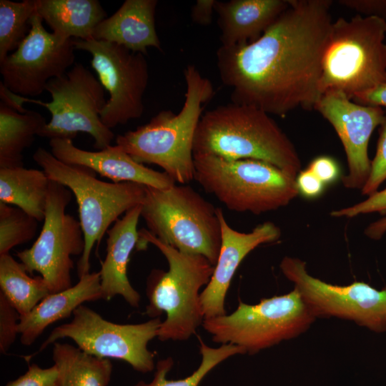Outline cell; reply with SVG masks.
<instances>
[{
	"label": "cell",
	"instance_id": "1",
	"mask_svg": "<svg viewBox=\"0 0 386 386\" xmlns=\"http://www.w3.org/2000/svg\"><path fill=\"white\" fill-rule=\"evenodd\" d=\"M330 0H289V6L256 41L220 46L217 66L232 103L269 115L313 109L321 97L323 60L332 20Z\"/></svg>",
	"mask_w": 386,
	"mask_h": 386
},
{
	"label": "cell",
	"instance_id": "2",
	"mask_svg": "<svg viewBox=\"0 0 386 386\" xmlns=\"http://www.w3.org/2000/svg\"><path fill=\"white\" fill-rule=\"evenodd\" d=\"M193 155L259 160L295 178L301 169L294 144L269 114L232 102L202 115L194 139Z\"/></svg>",
	"mask_w": 386,
	"mask_h": 386
},
{
	"label": "cell",
	"instance_id": "3",
	"mask_svg": "<svg viewBox=\"0 0 386 386\" xmlns=\"http://www.w3.org/2000/svg\"><path fill=\"white\" fill-rule=\"evenodd\" d=\"M184 77L186 92L178 113L162 110L147 124L116 139V144L135 161L159 166L180 184L194 180V139L204 106L214 95L212 82L194 65L186 66Z\"/></svg>",
	"mask_w": 386,
	"mask_h": 386
},
{
	"label": "cell",
	"instance_id": "4",
	"mask_svg": "<svg viewBox=\"0 0 386 386\" xmlns=\"http://www.w3.org/2000/svg\"><path fill=\"white\" fill-rule=\"evenodd\" d=\"M154 245L167 260V272L156 270L150 276L147 290L149 305L146 314L166 320L160 325L157 337L161 341L186 340L202 325L204 316L199 290L212 276L214 266L204 256L182 252L153 235L148 229L139 231L137 249Z\"/></svg>",
	"mask_w": 386,
	"mask_h": 386
},
{
	"label": "cell",
	"instance_id": "5",
	"mask_svg": "<svg viewBox=\"0 0 386 386\" xmlns=\"http://www.w3.org/2000/svg\"><path fill=\"white\" fill-rule=\"evenodd\" d=\"M33 159L49 179L67 187L76 197L85 240L84 250L77 264L78 276L81 277L90 272L92 249L99 244L109 227L120 215L143 203L146 186L101 181L94 171L64 163L42 147L36 150Z\"/></svg>",
	"mask_w": 386,
	"mask_h": 386
},
{
	"label": "cell",
	"instance_id": "6",
	"mask_svg": "<svg viewBox=\"0 0 386 386\" xmlns=\"http://www.w3.org/2000/svg\"><path fill=\"white\" fill-rule=\"evenodd\" d=\"M386 21L357 14L333 21L323 60L321 95L339 91L350 99L386 81Z\"/></svg>",
	"mask_w": 386,
	"mask_h": 386
},
{
	"label": "cell",
	"instance_id": "7",
	"mask_svg": "<svg viewBox=\"0 0 386 386\" xmlns=\"http://www.w3.org/2000/svg\"><path fill=\"white\" fill-rule=\"evenodd\" d=\"M141 217L148 231L179 251L199 254L215 265L222 245L217 207L187 184L146 186Z\"/></svg>",
	"mask_w": 386,
	"mask_h": 386
},
{
	"label": "cell",
	"instance_id": "8",
	"mask_svg": "<svg viewBox=\"0 0 386 386\" xmlns=\"http://www.w3.org/2000/svg\"><path fill=\"white\" fill-rule=\"evenodd\" d=\"M194 179L231 211L260 214L299 194L295 177L262 161L194 156Z\"/></svg>",
	"mask_w": 386,
	"mask_h": 386
},
{
	"label": "cell",
	"instance_id": "9",
	"mask_svg": "<svg viewBox=\"0 0 386 386\" xmlns=\"http://www.w3.org/2000/svg\"><path fill=\"white\" fill-rule=\"evenodd\" d=\"M315 319L294 288L256 305L239 301L232 313L206 318L202 326L215 342L236 345L254 355L299 336Z\"/></svg>",
	"mask_w": 386,
	"mask_h": 386
},
{
	"label": "cell",
	"instance_id": "10",
	"mask_svg": "<svg viewBox=\"0 0 386 386\" xmlns=\"http://www.w3.org/2000/svg\"><path fill=\"white\" fill-rule=\"evenodd\" d=\"M45 91L51 96L50 102L22 96L23 103L39 104L51 113V120L39 137L73 140L78 132H85L94 139V148L102 150L111 146L114 134L100 118L107 101L104 88L84 65L76 64L64 75L51 79Z\"/></svg>",
	"mask_w": 386,
	"mask_h": 386
},
{
	"label": "cell",
	"instance_id": "11",
	"mask_svg": "<svg viewBox=\"0 0 386 386\" xmlns=\"http://www.w3.org/2000/svg\"><path fill=\"white\" fill-rule=\"evenodd\" d=\"M72 315L71 321L51 331L37 353L58 340L69 338L89 355L124 361L142 373L154 370V356L148 343L157 337L162 322L159 317L139 324H117L83 305Z\"/></svg>",
	"mask_w": 386,
	"mask_h": 386
},
{
	"label": "cell",
	"instance_id": "12",
	"mask_svg": "<svg viewBox=\"0 0 386 386\" xmlns=\"http://www.w3.org/2000/svg\"><path fill=\"white\" fill-rule=\"evenodd\" d=\"M71 192L50 179L44 224L33 245L16 253L29 274L37 272L46 282L50 292L72 286L71 256L81 255L85 247L79 221L66 213Z\"/></svg>",
	"mask_w": 386,
	"mask_h": 386
},
{
	"label": "cell",
	"instance_id": "13",
	"mask_svg": "<svg viewBox=\"0 0 386 386\" xmlns=\"http://www.w3.org/2000/svg\"><path fill=\"white\" fill-rule=\"evenodd\" d=\"M279 267L315 318L337 317L376 332L386 331V289L378 290L362 282L345 286L327 283L310 275L306 263L296 257H284Z\"/></svg>",
	"mask_w": 386,
	"mask_h": 386
},
{
	"label": "cell",
	"instance_id": "14",
	"mask_svg": "<svg viewBox=\"0 0 386 386\" xmlns=\"http://www.w3.org/2000/svg\"><path fill=\"white\" fill-rule=\"evenodd\" d=\"M73 41L75 49L91 54V66L109 94L100 114L103 124L112 129L140 118L144 112L143 97L149 81L145 55L93 38Z\"/></svg>",
	"mask_w": 386,
	"mask_h": 386
},
{
	"label": "cell",
	"instance_id": "15",
	"mask_svg": "<svg viewBox=\"0 0 386 386\" xmlns=\"http://www.w3.org/2000/svg\"><path fill=\"white\" fill-rule=\"evenodd\" d=\"M28 35L18 48L0 62L3 85L22 96H36L52 79L64 75L74 61L73 39L63 41L43 26L36 13Z\"/></svg>",
	"mask_w": 386,
	"mask_h": 386
},
{
	"label": "cell",
	"instance_id": "16",
	"mask_svg": "<svg viewBox=\"0 0 386 386\" xmlns=\"http://www.w3.org/2000/svg\"><path fill=\"white\" fill-rule=\"evenodd\" d=\"M315 109L334 127L344 147L348 173L342 182L347 189H361L370 172L368 143L375 129L381 126L386 112L382 107L357 104L339 91L322 94Z\"/></svg>",
	"mask_w": 386,
	"mask_h": 386
},
{
	"label": "cell",
	"instance_id": "17",
	"mask_svg": "<svg viewBox=\"0 0 386 386\" xmlns=\"http://www.w3.org/2000/svg\"><path fill=\"white\" fill-rule=\"evenodd\" d=\"M222 245L214 272L209 283L200 293V302L204 319L226 315L225 297L234 274L245 257L258 246L278 240L280 229L272 222L257 225L249 232L232 228L217 207Z\"/></svg>",
	"mask_w": 386,
	"mask_h": 386
},
{
	"label": "cell",
	"instance_id": "18",
	"mask_svg": "<svg viewBox=\"0 0 386 386\" xmlns=\"http://www.w3.org/2000/svg\"><path fill=\"white\" fill-rule=\"evenodd\" d=\"M49 146L59 161L86 167L114 183L134 182L157 189H167L176 184L167 173L137 162L117 144L91 152L76 147L70 139H51Z\"/></svg>",
	"mask_w": 386,
	"mask_h": 386
},
{
	"label": "cell",
	"instance_id": "19",
	"mask_svg": "<svg viewBox=\"0 0 386 386\" xmlns=\"http://www.w3.org/2000/svg\"><path fill=\"white\" fill-rule=\"evenodd\" d=\"M141 205L127 212L107 231L106 257L99 272L102 299L110 300L120 295L134 307L139 306L140 295L129 282L127 266L139 241L137 224L141 217Z\"/></svg>",
	"mask_w": 386,
	"mask_h": 386
},
{
	"label": "cell",
	"instance_id": "20",
	"mask_svg": "<svg viewBox=\"0 0 386 386\" xmlns=\"http://www.w3.org/2000/svg\"><path fill=\"white\" fill-rule=\"evenodd\" d=\"M157 0H126L95 28L92 38L147 54L148 47L162 50L155 27Z\"/></svg>",
	"mask_w": 386,
	"mask_h": 386
},
{
	"label": "cell",
	"instance_id": "21",
	"mask_svg": "<svg viewBox=\"0 0 386 386\" xmlns=\"http://www.w3.org/2000/svg\"><path fill=\"white\" fill-rule=\"evenodd\" d=\"M289 6V0L216 1L221 46L258 39Z\"/></svg>",
	"mask_w": 386,
	"mask_h": 386
},
{
	"label": "cell",
	"instance_id": "22",
	"mask_svg": "<svg viewBox=\"0 0 386 386\" xmlns=\"http://www.w3.org/2000/svg\"><path fill=\"white\" fill-rule=\"evenodd\" d=\"M102 299L99 272H89L79 277L71 287L51 293L29 313L21 316L18 325L20 340L31 345L51 324L73 315L86 302Z\"/></svg>",
	"mask_w": 386,
	"mask_h": 386
},
{
	"label": "cell",
	"instance_id": "23",
	"mask_svg": "<svg viewBox=\"0 0 386 386\" xmlns=\"http://www.w3.org/2000/svg\"><path fill=\"white\" fill-rule=\"evenodd\" d=\"M36 13L59 39L92 38L107 13L96 0H36Z\"/></svg>",
	"mask_w": 386,
	"mask_h": 386
},
{
	"label": "cell",
	"instance_id": "24",
	"mask_svg": "<svg viewBox=\"0 0 386 386\" xmlns=\"http://www.w3.org/2000/svg\"><path fill=\"white\" fill-rule=\"evenodd\" d=\"M49 183L43 170L0 168V202L15 205L39 222L44 221Z\"/></svg>",
	"mask_w": 386,
	"mask_h": 386
},
{
	"label": "cell",
	"instance_id": "25",
	"mask_svg": "<svg viewBox=\"0 0 386 386\" xmlns=\"http://www.w3.org/2000/svg\"><path fill=\"white\" fill-rule=\"evenodd\" d=\"M46 124L39 112L20 113L0 103V168L23 167V152Z\"/></svg>",
	"mask_w": 386,
	"mask_h": 386
},
{
	"label": "cell",
	"instance_id": "26",
	"mask_svg": "<svg viewBox=\"0 0 386 386\" xmlns=\"http://www.w3.org/2000/svg\"><path fill=\"white\" fill-rule=\"evenodd\" d=\"M61 386H107L112 374L108 358L89 355L68 343L55 342L52 350Z\"/></svg>",
	"mask_w": 386,
	"mask_h": 386
},
{
	"label": "cell",
	"instance_id": "27",
	"mask_svg": "<svg viewBox=\"0 0 386 386\" xmlns=\"http://www.w3.org/2000/svg\"><path fill=\"white\" fill-rule=\"evenodd\" d=\"M0 292L19 313H29L51 294L41 276L31 277L24 265L9 253L0 255Z\"/></svg>",
	"mask_w": 386,
	"mask_h": 386
},
{
	"label": "cell",
	"instance_id": "28",
	"mask_svg": "<svg viewBox=\"0 0 386 386\" xmlns=\"http://www.w3.org/2000/svg\"><path fill=\"white\" fill-rule=\"evenodd\" d=\"M202 361L198 368L189 376L179 380L167 379V375L173 366L171 357L159 360L153 380L150 382L139 381L134 386H199L204 377L219 363L231 356L246 354L240 346L232 344H223L214 348L207 346L200 340Z\"/></svg>",
	"mask_w": 386,
	"mask_h": 386
},
{
	"label": "cell",
	"instance_id": "29",
	"mask_svg": "<svg viewBox=\"0 0 386 386\" xmlns=\"http://www.w3.org/2000/svg\"><path fill=\"white\" fill-rule=\"evenodd\" d=\"M36 0L0 1V62L14 51L28 35Z\"/></svg>",
	"mask_w": 386,
	"mask_h": 386
},
{
	"label": "cell",
	"instance_id": "30",
	"mask_svg": "<svg viewBox=\"0 0 386 386\" xmlns=\"http://www.w3.org/2000/svg\"><path fill=\"white\" fill-rule=\"evenodd\" d=\"M38 222L21 209L0 202V255L32 239Z\"/></svg>",
	"mask_w": 386,
	"mask_h": 386
},
{
	"label": "cell",
	"instance_id": "31",
	"mask_svg": "<svg viewBox=\"0 0 386 386\" xmlns=\"http://www.w3.org/2000/svg\"><path fill=\"white\" fill-rule=\"evenodd\" d=\"M386 179V116L381 125L377 151L371 162L370 175L364 187L362 194L371 195L377 192L380 185Z\"/></svg>",
	"mask_w": 386,
	"mask_h": 386
},
{
	"label": "cell",
	"instance_id": "32",
	"mask_svg": "<svg viewBox=\"0 0 386 386\" xmlns=\"http://www.w3.org/2000/svg\"><path fill=\"white\" fill-rule=\"evenodd\" d=\"M20 315L0 292V352L6 354L18 332Z\"/></svg>",
	"mask_w": 386,
	"mask_h": 386
},
{
	"label": "cell",
	"instance_id": "33",
	"mask_svg": "<svg viewBox=\"0 0 386 386\" xmlns=\"http://www.w3.org/2000/svg\"><path fill=\"white\" fill-rule=\"evenodd\" d=\"M5 386H61L57 367L54 364L48 368H41L31 364L27 371Z\"/></svg>",
	"mask_w": 386,
	"mask_h": 386
},
{
	"label": "cell",
	"instance_id": "34",
	"mask_svg": "<svg viewBox=\"0 0 386 386\" xmlns=\"http://www.w3.org/2000/svg\"><path fill=\"white\" fill-rule=\"evenodd\" d=\"M386 214V188L370 195L365 200L348 207L334 210L331 216L335 217H354L372 212Z\"/></svg>",
	"mask_w": 386,
	"mask_h": 386
},
{
	"label": "cell",
	"instance_id": "35",
	"mask_svg": "<svg viewBox=\"0 0 386 386\" xmlns=\"http://www.w3.org/2000/svg\"><path fill=\"white\" fill-rule=\"evenodd\" d=\"M337 2L364 16L377 17L386 21V0H339Z\"/></svg>",
	"mask_w": 386,
	"mask_h": 386
},
{
	"label": "cell",
	"instance_id": "36",
	"mask_svg": "<svg viewBox=\"0 0 386 386\" xmlns=\"http://www.w3.org/2000/svg\"><path fill=\"white\" fill-rule=\"evenodd\" d=\"M296 184L299 193L309 198L319 196L322 192L325 185L308 168L299 172L296 177Z\"/></svg>",
	"mask_w": 386,
	"mask_h": 386
},
{
	"label": "cell",
	"instance_id": "37",
	"mask_svg": "<svg viewBox=\"0 0 386 386\" xmlns=\"http://www.w3.org/2000/svg\"><path fill=\"white\" fill-rule=\"evenodd\" d=\"M324 184L335 181L339 175L337 163L330 157H320L315 159L307 167Z\"/></svg>",
	"mask_w": 386,
	"mask_h": 386
},
{
	"label": "cell",
	"instance_id": "38",
	"mask_svg": "<svg viewBox=\"0 0 386 386\" xmlns=\"http://www.w3.org/2000/svg\"><path fill=\"white\" fill-rule=\"evenodd\" d=\"M216 0H197L191 9L192 22L200 26H208L212 21Z\"/></svg>",
	"mask_w": 386,
	"mask_h": 386
},
{
	"label": "cell",
	"instance_id": "39",
	"mask_svg": "<svg viewBox=\"0 0 386 386\" xmlns=\"http://www.w3.org/2000/svg\"><path fill=\"white\" fill-rule=\"evenodd\" d=\"M352 100L363 105L386 107V81L372 89L355 96Z\"/></svg>",
	"mask_w": 386,
	"mask_h": 386
},
{
	"label": "cell",
	"instance_id": "40",
	"mask_svg": "<svg viewBox=\"0 0 386 386\" xmlns=\"http://www.w3.org/2000/svg\"><path fill=\"white\" fill-rule=\"evenodd\" d=\"M386 232V216L371 223L365 234L372 239H380Z\"/></svg>",
	"mask_w": 386,
	"mask_h": 386
}]
</instances>
